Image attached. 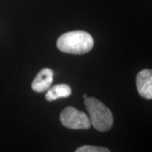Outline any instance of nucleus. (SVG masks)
Returning a JSON list of instances; mask_svg holds the SVG:
<instances>
[{
	"instance_id": "1",
	"label": "nucleus",
	"mask_w": 152,
	"mask_h": 152,
	"mask_svg": "<svg viewBox=\"0 0 152 152\" xmlns=\"http://www.w3.org/2000/svg\"><path fill=\"white\" fill-rule=\"evenodd\" d=\"M94 46V40L89 33L83 31H74L61 35L57 41L58 49L65 53L85 54Z\"/></svg>"
},
{
	"instance_id": "2",
	"label": "nucleus",
	"mask_w": 152,
	"mask_h": 152,
	"mask_svg": "<svg viewBox=\"0 0 152 152\" xmlns=\"http://www.w3.org/2000/svg\"><path fill=\"white\" fill-rule=\"evenodd\" d=\"M85 105L89 113L91 124L95 129L100 132L111 129L113 125V116L108 107L94 97L85 99Z\"/></svg>"
},
{
	"instance_id": "8",
	"label": "nucleus",
	"mask_w": 152,
	"mask_h": 152,
	"mask_svg": "<svg viewBox=\"0 0 152 152\" xmlns=\"http://www.w3.org/2000/svg\"><path fill=\"white\" fill-rule=\"evenodd\" d=\"M87 97H88V96H87L86 94H84V95H83V98H84V99H86Z\"/></svg>"
},
{
	"instance_id": "5",
	"label": "nucleus",
	"mask_w": 152,
	"mask_h": 152,
	"mask_svg": "<svg viewBox=\"0 0 152 152\" xmlns=\"http://www.w3.org/2000/svg\"><path fill=\"white\" fill-rule=\"evenodd\" d=\"M53 80V71L50 69H43L37 74L31 84L32 90L36 92L48 91Z\"/></svg>"
},
{
	"instance_id": "3",
	"label": "nucleus",
	"mask_w": 152,
	"mask_h": 152,
	"mask_svg": "<svg viewBox=\"0 0 152 152\" xmlns=\"http://www.w3.org/2000/svg\"><path fill=\"white\" fill-rule=\"evenodd\" d=\"M60 122L67 129L75 130L89 129L91 126L86 114L73 107H68L62 111Z\"/></svg>"
},
{
	"instance_id": "6",
	"label": "nucleus",
	"mask_w": 152,
	"mask_h": 152,
	"mask_svg": "<svg viewBox=\"0 0 152 152\" xmlns=\"http://www.w3.org/2000/svg\"><path fill=\"white\" fill-rule=\"evenodd\" d=\"M71 94V88L66 84H60L54 86L48 91L46 94V100L53 102L61 97H68Z\"/></svg>"
},
{
	"instance_id": "7",
	"label": "nucleus",
	"mask_w": 152,
	"mask_h": 152,
	"mask_svg": "<svg viewBox=\"0 0 152 152\" xmlns=\"http://www.w3.org/2000/svg\"><path fill=\"white\" fill-rule=\"evenodd\" d=\"M75 152H110V151L106 147L83 145L79 147Z\"/></svg>"
},
{
	"instance_id": "4",
	"label": "nucleus",
	"mask_w": 152,
	"mask_h": 152,
	"mask_svg": "<svg viewBox=\"0 0 152 152\" xmlns=\"http://www.w3.org/2000/svg\"><path fill=\"white\" fill-rule=\"evenodd\" d=\"M136 86L140 96L148 100H151L152 71L151 69H144L137 75Z\"/></svg>"
}]
</instances>
